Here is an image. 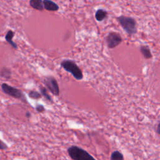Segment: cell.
<instances>
[{
    "label": "cell",
    "mask_w": 160,
    "mask_h": 160,
    "mask_svg": "<svg viewBox=\"0 0 160 160\" xmlns=\"http://www.w3.org/2000/svg\"><path fill=\"white\" fill-rule=\"evenodd\" d=\"M68 152L73 160H96L89 152L77 146H71L68 148Z\"/></svg>",
    "instance_id": "3"
},
{
    "label": "cell",
    "mask_w": 160,
    "mask_h": 160,
    "mask_svg": "<svg viewBox=\"0 0 160 160\" xmlns=\"http://www.w3.org/2000/svg\"><path fill=\"white\" fill-rule=\"evenodd\" d=\"M8 149L7 144L0 139V150H6Z\"/></svg>",
    "instance_id": "16"
},
{
    "label": "cell",
    "mask_w": 160,
    "mask_h": 160,
    "mask_svg": "<svg viewBox=\"0 0 160 160\" xmlns=\"http://www.w3.org/2000/svg\"><path fill=\"white\" fill-rule=\"evenodd\" d=\"M122 41L120 34L116 32H110L106 37V42L109 48L112 49L119 45Z\"/></svg>",
    "instance_id": "6"
},
{
    "label": "cell",
    "mask_w": 160,
    "mask_h": 160,
    "mask_svg": "<svg viewBox=\"0 0 160 160\" xmlns=\"http://www.w3.org/2000/svg\"><path fill=\"white\" fill-rule=\"evenodd\" d=\"M44 9L49 11H57L59 7V6L54 2L50 0H44L42 1Z\"/></svg>",
    "instance_id": "7"
},
{
    "label": "cell",
    "mask_w": 160,
    "mask_h": 160,
    "mask_svg": "<svg viewBox=\"0 0 160 160\" xmlns=\"http://www.w3.org/2000/svg\"><path fill=\"white\" fill-rule=\"evenodd\" d=\"M28 95L31 98H32L34 99H38L41 98V94L39 92L36 91H33V90L30 91L28 93Z\"/></svg>",
    "instance_id": "14"
},
{
    "label": "cell",
    "mask_w": 160,
    "mask_h": 160,
    "mask_svg": "<svg viewBox=\"0 0 160 160\" xmlns=\"http://www.w3.org/2000/svg\"><path fill=\"white\" fill-rule=\"evenodd\" d=\"M107 16L108 12L103 9H98L95 12V18L99 22L102 21L106 18Z\"/></svg>",
    "instance_id": "8"
},
{
    "label": "cell",
    "mask_w": 160,
    "mask_h": 160,
    "mask_svg": "<svg viewBox=\"0 0 160 160\" xmlns=\"http://www.w3.org/2000/svg\"><path fill=\"white\" fill-rule=\"evenodd\" d=\"M140 52H141V54H142L143 57L146 59H149L152 58V53L151 52L150 49L147 46H144V45H141L140 46Z\"/></svg>",
    "instance_id": "10"
},
{
    "label": "cell",
    "mask_w": 160,
    "mask_h": 160,
    "mask_svg": "<svg viewBox=\"0 0 160 160\" xmlns=\"http://www.w3.org/2000/svg\"><path fill=\"white\" fill-rule=\"evenodd\" d=\"M42 82L48 90L54 95L59 96L60 93V90L59 88L58 83L56 79L51 76H44L42 78Z\"/></svg>",
    "instance_id": "5"
},
{
    "label": "cell",
    "mask_w": 160,
    "mask_h": 160,
    "mask_svg": "<svg viewBox=\"0 0 160 160\" xmlns=\"http://www.w3.org/2000/svg\"><path fill=\"white\" fill-rule=\"evenodd\" d=\"M61 66L67 72H70L77 80H81L83 78V74L81 69L77 64L71 59H64L61 62Z\"/></svg>",
    "instance_id": "2"
},
{
    "label": "cell",
    "mask_w": 160,
    "mask_h": 160,
    "mask_svg": "<svg viewBox=\"0 0 160 160\" xmlns=\"http://www.w3.org/2000/svg\"><path fill=\"white\" fill-rule=\"evenodd\" d=\"M14 32L11 30H9L5 36V39L13 48L17 49L18 48L17 44L12 41V38L14 37Z\"/></svg>",
    "instance_id": "9"
},
{
    "label": "cell",
    "mask_w": 160,
    "mask_h": 160,
    "mask_svg": "<svg viewBox=\"0 0 160 160\" xmlns=\"http://www.w3.org/2000/svg\"><path fill=\"white\" fill-rule=\"evenodd\" d=\"M36 109L39 112H42L45 111V108L42 104H37L36 106Z\"/></svg>",
    "instance_id": "15"
},
{
    "label": "cell",
    "mask_w": 160,
    "mask_h": 160,
    "mask_svg": "<svg viewBox=\"0 0 160 160\" xmlns=\"http://www.w3.org/2000/svg\"><path fill=\"white\" fill-rule=\"evenodd\" d=\"M1 89L5 94L8 95L14 98L18 99L24 102H28L24 93L20 89L11 86L6 83H2L1 84Z\"/></svg>",
    "instance_id": "4"
},
{
    "label": "cell",
    "mask_w": 160,
    "mask_h": 160,
    "mask_svg": "<svg viewBox=\"0 0 160 160\" xmlns=\"http://www.w3.org/2000/svg\"><path fill=\"white\" fill-rule=\"evenodd\" d=\"M29 5L33 9L38 11H42L44 9L42 1L41 0H31L29 1Z\"/></svg>",
    "instance_id": "11"
},
{
    "label": "cell",
    "mask_w": 160,
    "mask_h": 160,
    "mask_svg": "<svg viewBox=\"0 0 160 160\" xmlns=\"http://www.w3.org/2000/svg\"><path fill=\"white\" fill-rule=\"evenodd\" d=\"M159 126H160V125H159V123L158 124V126H157V132H158V134H159Z\"/></svg>",
    "instance_id": "17"
},
{
    "label": "cell",
    "mask_w": 160,
    "mask_h": 160,
    "mask_svg": "<svg viewBox=\"0 0 160 160\" xmlns=\"http://www.w3.org/2000/svg\"><path fill=\"white\" fill-rule=\"evenodd\" d=\"M117 20L124 31L129 35H133L137 32V23L133 18L120 16L117 18Z\"/></svg>",
    "instance_id": "1"
},
{
    "label": "cell",
    "mask_w": 160,
    "mask_h": 160,
    "mask_svg": "<svg viewBox=\"0 0 160 160\" xmlns=\"http://www.w3.org/2000/svg\"><path fill=\"white\" fill-rule=\"evenodd\" d=\"M26 116L27 118H29V117H30V112H27L26 113Z\"/></svg>",
    "instance_id": "18"
},
{
    "label": "cell",
    "mask_w": 160,
    "mask_h": 160,
    "mask_svg": "<svg viewBox=\"0 0 160 160\" xmlns=\"http://www.w3.org/2000/svg\"><path fill=\"white\" fill-rule=\"evenodd\" d=\"M110 160H124L123 154L118 151H114L111 154Z\"/></svg>",
    "instance_id": "12"
},
{
    "label": "cell",
    "mask_w": 160,
    "mask_h": 160,
    "mask_svg": "<svg viewBox=\"0 0 160 160\" xmlns=\"http://www.w3.org/2000/svg\"><path fill=\"white\" fill-rule=\"evenodd\" d=\"M39 89H40V92H41V94L42 95L45 99H46L48 101H49V102H52V98L50 96V95L48 94V91L46 89V88L42 86H39Z\"/></svg>",
    "instance_id": "13"
}]
</instances>
